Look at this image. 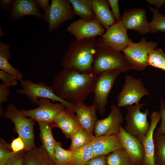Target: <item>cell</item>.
<instances>
[{
  "label": "cell",
  "instance_id": "cell-1",
  "mask_svg": "<svg viewBox=\"0 0 165 165\" xmlns=\"http://www.w3.org/2000/svg\"><path fill=\"white\" fill-rule=\"evenodd\" d=\"M97 75L63 68L54 76L52 87L56 94L72 104L84 102L93 93Z\"/></svg>",
  "mask_w": 165,
  "mask_h": 165
},
{
  "label": "cell",
  "instance_id": "cell-2",
  "mask_svg": "<svg viewBox=\"0 0 165 165\" xmlns=\"http://www.w3.org/2000/svg\"><path fill=\"white\" fill-rule=\"evenodd\" d=\"M99 42V38H96L73 40L62 58V68L82 73H91Z\"/></svg>",
  "mask_w": 165,
  "mask_h": 165
},
{
  "label": "cell",
  "instance_id": "cell-3",
  "mask_svg": "<svg viewBox=\"0 0 165 165\" xmlns=\"http://www.w3.org/2000/svg\"><path fill=\"white\" fill-rule=\"evenodd\" d=\"M99 38L91 73L97 75L107 71L121 70L124 72L132 69L123 54L109 48Z\"/></svg>",
  "mask_w": 165,
  "mask_h": 165
},
{
  "label": "cell",
  "instance_id": "cell-4",
  "mask_svg": "<svg viewBox=\"0 0 165 165\" xmlns=\"http://www.w3.org/2000/svg\"><path fill=\"white\" fill-rule=\"evenodd\" d=\"M2 115L14 124L16 132L24 142L25 151H30L36 148L34 131L35 121L33 119L28 118L12 103L8 105Z\"/></svg>",
  "mask_w": 165,
  "mask_h": 165
},
{
  "label": "cell",
  "instance_id": "cell-5",
  "mask_svg": "<svg viewBox=\"0 0 165 165\" xmlns=\"http://www.w3.org/2000/svg\"><path fill=\"white\" fill-rule=\"evenodd\" d=\"M122 72H124L122 70H116L102 72L97 75L93 89L92 104L101 115L105 113L108 96L116 79Z\"/></svg>",
  "mask_w": 165,
  "mask_h": 165
},
{
  "label": "cell",
  "instance_id": "cell-6",
  "mask_svg": "<svg viewBox=\"0 0 165 165\" xmlns=\"http://www.w3.org/2000/svg\"><path fill=\"white\" fill-rule=\"evenodd\" d=\"M147 104V103H139L125 107L127 113L125 117L126 125L125 130L141 142L150 126V123L147 120L149 113L148 110L146 109L143 112L140 111L142 107Z\"/></svg>",
  "mask_w": 165,
  "mask_h": 165
},
{
  "label": "cell",
  "instance_id": "cell-7",
  "mask_svg": "<svg viewBox=\"0 0 165 165\" xmlns=\"http://www.w3.org/2000/svg\"><path fill=\"white\" fill-rule=\"evenodd\" d=\"M20 82L22 88L17 89L16 93L27 96L33 105H38L40 98H46L52 101H58L63 103L67 108L73 111L72 104L57 96L52 86H47L42 82L34 83L27 79H22Z\"/></svg>",
  "mask_w": 165,
  "mask_h": 165
},
{
  "label": "cell",
  "instance_id": "cell-8",
  "mask_svg": "<svg viewBox=\"0 0 165 165\" xmlns=\"http://www.w3.org/2000/svg\"><path fill=\"white\" fill-rule=\"evenodd\" d=\"M75 16L69 0H52L49 8L43 14V19L48 24V33L50 34Z\"/></svg>",
  "mask_w": 165,
  "mask_h": 165
},
{
  "label": "cell",
  "instance_id": "cell-9",
  "mask_svg": "<svg viewBox=\"0 0 165 165\" xmlns=\"http://www.w3.org/2000/svg\"><path fill=\"white\" fill-rule=\"evenodd\" d=\"M157 45V43L147 41L143 37L138 42L130 44L123 51L132 69L141 71L148 66V55Z\"/></svg>",
  "mask_w": 165,
  "mask_h": 165
},
{
  "label": "cell",
  "instance_id": "cell-10",
  "mask_svg": "<svg viewBox=\"0 0 165 165\" xmlns=\"http://www.w3.org/2000/svg\"><path fill=\"white\" fill-rule=\"evenodd\" d=\"M149 94L145 87L141 79L127 75L123 86L117 97V106L119 108L126 107L139 103L143 97Z\"/></svg>",
  "mask_w": 165,
  "mask_h": 165
},
{
  "label": "cell",
  "instance_id": "cell-11",
  "mask_svg": "<svg viewBox=\"0 0 165 165\" xmlns=\"http://www.w3.org/2000/svg\"><path fill=\"white\" fill-rule=\"evenodd\" d=\"M48 98H40L37 108L20 110L26 116L32 118L37 122H53L67 107L63 103H53Z\"/></svg>",
  "mask_w": 165,
  "mask_h": 165
},
{
  "label": "cell",
  "instance_id": "cell-12",
  "mask_svg": "<svg viewBox=\"0 0 165 165\" xmlns=\"http://www.w3.org/2000/svg\"><path fill=\"white\" fill-rule=\"evenodd\" d=\"M127 30L121 20L116 21L106 30L101 40L111 49L118 52L123 51L128 45L133 42L128 36Z\"/></svg>",
  "mask_w": 165,
  "mask_h": 165
},
{
  "label": "cell",
  "instance_id": "cell-13",
  "mask_svg": "<svg viewBox=\"0 0 165 165\" xmlns=\"http://www.w3.org/2000/svg\"><path fill=\"white\" fill-rule=\"evenodd\" d=\"M124 120L119 108L112 105L109 115L104 119L97 120L94 129V135H118Z\"/></svg>",
  "mask_w": 165,
  "mask_h": 165
},
{
  "label": "cell",
  "instance_id": "cell-14",
  "mask_svg": "<svg viewBox=\"0 0 165 165\" xmlns=\"http://www.w3.org/2000/svg\"><path fill=\"white\" fill-rule=\"evenodd\" d=\"M67 31L76 39H82L102 36L105 29L96 18L90 20L80 18L71 23Z\"/></svg>",
  "mask_w": 165,
  "mask_h": 165
},
{
  "label": "cell",
  "instance_id": "cell-15",
  "mask_svg": "<svg viewBox=\"0 0 165 165\" xmlns=\"http://www.w3.org/2000/svg\"><path fill=\"white\" fill-rule=\"evenodd\" d=\"M123 148L135 165H142L144 156L143 146L137 138L127 132L122 126L118 134Z\"/></svg>",
  "mask_w": 165,
  "mask_h": 165
},
{
  "label": "cell",
  "instance_id": "cell-16",
  "mask_svg": "<svg viewBox=\"0 0 165 165\" xmlns=\"http://www.w3.org/2000/svg\"><path fill=\"white\" fill-rule=\"evenodd\" d=\"M121 21L128 29L137 31L140 34L150 32L145 9L141 8L125 10Z\"/></svg>",
  "mask_w": 165,
  "mask_h": 165
},
{
  "label": "cell",
  "instance_id": "cell-17",
  "mask_svg": "<svg viewBox=\"0 0 165 165\" xmlns=\"http://www.w3.org/2000/svg\"><path fill=\"white\" fill-rule=\"evenodd\" d=\"M72 104V110L76 114L80 126L93 137L94 127L98 119L95 107L93 104L89 106L84 102Z\"/></svg>",
  "mask_w": 165,
  "mask_h": 165
},
{
  "label": "cell",
  "instance_id": "cell-18",
  "mask_svg": "<svg viewBox=\"0 0 165 165\" xmlns=\"http://www.w3.org/2000/svg\"><path fill=\"white\" fill-rule=\"evenodd\" d=\"M9 20L10 21L19 20L26 16H34L36 18L43 19V14L35 0H14L9 11Z\"/></svg>",
  "mask_w": 165,
  "mask_h": 165
},
{
  "label": "cell",
  "instance_id": "cell-19",
  "mask_svg": "<svg viewBox=\"0 0 165 165\" xmlns=\"http://www.w3.org/2000/svg\"><path fill=\"white\" fill-rule=\"evenodd\" d=\"M150 126L149 130L142 141L144 150V156L142 165H156L154 160V131L161 120L159 113L155 111L150 117Z\"/></svg>",
  "mask_w": 165,
  "mask_h": 165
},
{
  "label": "cell",
  "instance_id": "cell-20",
  "mask_svg": "<svg viewBox=\"0 0 165 165\" xmlns=\"http://www.w3.org/2000/svg\"><path fill=\"white\" fill-rule=\"evenodd\" d=\"M94 156H106L119 148H122L117 135H104L92 138L90 143Z\"/></svg>",
  "mask_w": 165,
  "mask_h": 165
},
{
  "label": "cell",
  "instance_id": "cell-21",
  "mask_svg": "<svg viewBox=\"0 0 165 165\" xmlns=\"http://www.w3.org/2000/svg\"><path fill=\"white\" fill-rule=\"evenodd\" d=\"M73 111L66 108L53 122L54 127L59 128L67 138L71 139L74 132L81 127Z\"/></svg>",
  "mask_w": 165,
  "mask_h": 165
},
{
  "label": "cell",
  "instance_id": "cell-22",
  "mask_svg": "<svg viewBox=\"0 0 165 165\" xmlns=\"http://www.w3.org/2000/svg\"><path fill=\"white\" fill-rule=\"evenodd\" d=\"M92 6L96 18L107 30L116 20L106 0H93Z\"/></svg>",
  "mask_w": 165,
  "mask_h": 165
},
{
  "label": "cell",
  "instance_id": "cell-23",
  "mask_svg": "<svg viewBox=\"0 0 165 165\" xmlns=\"http://www.w3.org/2000/svg\"><path fill=\"white\" fill-rule=\"evenodd\" d=\"M22 165H55L42 145L30 151L24 150Z\"/></svg>",
  "mask_w": 165,
  "mask_h": 165
},
{
  "label": "cell",
  "instance_id": "cell-24",
  "mask_svg": "<svg viewBox=\"0 0 165 165\" xmlns=\"http://www.w3.org/2000/svg\"><path fill=\"white\" fill-rule=\"evenodd\" d=\"M40 137L42 145L53 161L54 155V148L56 140L54 138L52 130L54 127L53 122H38Z\"/></svg>",
  "mask_w": 165,
  "mask_h": 165
},
{
  "label": "cell",
  "instance_id": "cell-25",
  "mask_svg": "<svg viewBox=\"0 0 165 165\" xmlns=\"http://www.w3.org/2000/svg\"><path fill=\"white\" fill-rule=\"evenodd\" d=\"M11 57L10 46L7 44L0 42V70L4 71L20 81L23 79V75L10 63Z\"/></svg>",
  "mask_w": 165,
  "mask_h": 165
},
{
  "label": "cell",
  "instance_id": "cell-26",
  "mask_svg": "<svg viewBox=\"0 0 165 165\" xmlns=\"http://www.w3.org/2000/svg\"><path fill=\"white\" fill-rule=\"evenodd\" d=\"M69 1L73 7L75 15L86 20L96 18L92 9L93 0H69Z\"/></svg>",
  "mask_w": 165,
  "mask_h": 165
},
{
  "label": "cell",
  "instance_id": "cell-27",
  "mask_svg": "<svg viewBox=\"0 0 165 165\" xmlns=\"http://www.w3.org/2000/svg\"><path fill=\"white\" fill-rule=\"evenodd\" d=\"M53 162L55 165H68L73 164L72 151L64 149L61 143L55 141Z\"/></svg>",
  "mask_w": 165,
  "mask_h": 165
},
{
  "label": "cell",
  "instance_id": "cell-28",
  "mask_svg": "<svg viewBox=\"0 0 165 165\" xmlns=\"http://www.w3.org/2000/svg\"><path fill=\"white\" fill-rule=\"evenodd\" d=\"M106 158L107 165H135L123 148L109 153Z\"/></svg>",
  "mask_w": 165,
  "mask_h": 165
},
{
  "label": "cell",
  "instance_id": "cell-29",
  "mask_svg": "<svg viewBox=\"0 0 165 165\" xmlns=\"http://www.w3.org/2000/svg\"><path fill=\"white\" fill-rule=\"evenodd\" d=\"M93 137L80 127L72 135L71 144L68 149L73 151L90 143Z\"/></svg>",
  "mask_w": 165,
  "mask_h": 165
},
{
  "label": "cell",
  "instance_id": "cell-30",
  "mask_svg": "<svg viewBox=\"0 0 165 165\" xmlns=\"http://www.w3.org/2000/svg\"><path fill=\"white\" fill-rule=\"evenodd\" d=\"M72 151L73 164H85L94 156L90 143Z\"/></svg>",
  "mask_w": 165,
  "mask_h": 165
},
{
  "label": "cell",
  "instance_id": "cell-31",
  "mask_svg": "<svg viewBox=\"0 0 165 165\" xmlns=\"http://www.w3.org/2000/svg\"><path fill=\"white\" fill-rule=\"evenodd\" d=\"M156 165H165V135L154 136Z\"/></svg>",
  "mask_w": 165,
  "mask_h": 165
},
{
  "label": "cell",
  "instance_id": "cell-32",
  "mask_svg": "<svg viewBox=\"0 0 165 165\" xmlns=\"http://www.w3.org/2000/svg\"><path fill=\"white\" fill-rule=\"evenodd\" d=\"M153 13L152 21L149 23L150 32L156 33L161 31L165 32V15L161 14L159 10L147 5Z\"/></svg>",
  "mask_w": 165,
  "mask_h": 165
},
{
  "label": "cell",
  "instance_id": "cell-33",
  "mask_svg": "<svg viewBox=\"0 0 165 165\" xmlns=\"http://www.w3.org/2000/svg\"><path fill=\"white\" fill-rule=\"evenodd\" d=\"M148 65L165 71V54L161 49L156 48L149 53L148 59Z\"/></svg>",
  "mask_w": 165,
  "mask_h": 165
},
{
  "label": "cell",
  "instance_id": "cell-34",
  "mask_svg": "<svg viewBox=\"0 0 165 165\" xmlns=\"http://www.w3.org/2000/svg\"><path fill=\"white\" fill-rule=\"evenodd\" d=\"M16 153L12 150L10 145L4 139L0 140V165H5Z\"/></svg>",
  "mask_w": 165,
  "mask_h": 165
},
{
  "label": "cell",
  "instance_id": "cell-35",
  "mask_svg": "<svg viewBox=\"0 0 165 165\" xmlns=\"http://www.w3.org/2000/svg\"><path fill=\"white\" fill-rule=\"evenodd\" d=\"M161 120L160 127L155 132L154 136L165 135V101L162 98L160 100V112Z\"/></svg>",
  "mask_w": 165,
  "mask_h": 165
},
{
  "label": "cell",
  "instance_id": "cell-36",
  "mask_svg": "<svg viewBox=\"0 0 165 165\" xmlns=\"http://www.w3.org/2000/svg\"><path fill=\"white\" fill-rule=\"evenodd\" d=\"M0 79L3 82V84L10 88L16 86L17 84L18 80L15 78L1 70Z\"/></svg>",
  "mask_w": 165,
  "mask_h": 165
},
{
  "label": "cell",
  "instance_id": "cell-37",
  "mask_svg": "<svg viewBox=\"0 0 165 165\" xmlns=\"http://www.w3.org/2000/svg\"><path fill=\"white\" fill-rule=\"evenodd\" d=\"M10 87L2 83L0 84V115H2L3 112L2 105L7 101L8 96L10 94Z\"/></svg>",
  "mask_w": 165,
  "mask_h": 165
},
{
  "label": "cell",
  "instance_id": "cell-38",
  "mask_svg": "<svg viewBox=\"0 0 165 165\" xmlns=\"http://www.w3.org/2000/svg\"><path fill=\"white\" fill-rule=\"evenodd\" d=\"M108 3L112 9V12L116 22L121 20L119 10V2L118 0H107Z\"/></svg>",
  "mask_w": 165,
  "mask_h": 165
},
{
  "label": "cell",
  "instance_id": "cell-39",
  "mask_svg": "<svg viewBox=\"0 0 165 165\" xmlns=\"http://www.w3.org/2000/svg\"><path fill=\"white\" fill-rule=\"evenodd\" d=\"M11 147L14 153H17L25 150V146L22 139L19 136L14 139L12 141Z\"/></svg>",
  "mask_w": 165,
  "mask_h": 165
},
{
  "label": "cell",
  "instance_id": "cell-40",
  "mask_svg": "<svg viewBox=\"0 0 165 165\" xmlns=\"http://www.w3.org/2000/svg\"><path fill=\"white\" fill-rule=\"evenodd\" d=\"M24 150L15 153L9 159L5 165H22Z\"/></svg>",
  "mask_w": 165,
  "mask_h": 165
},
{
  "label": "cell",
  "instance_id": "cell-41",
  "mask_svg": "<svg viewBox=\"0 0 165 165\" xmlns=\"http://www.w3.org/2000/svg\"><path fill=\"white\" fill-rule=\"evenodd\" d=\"M106 156L104 155L95 156L87 162L85 165H107Z\"/></svg>",
  "mask_w": 165,
  "mask_h": 165
},
{
  "label": "cell",
  "instance_id": "cell-42",
  "mask_svg": "<svg viewBox=\"0 0 165 165\" xmlns=\"http://www.w3.org/2000/svg\"><path fill=\"white\" fill-rule=\"evenodd\" d=\"M14 0H0V8L4 11L9 10L11 9Z\"/></svg>",
  "mask_w": 165,
  "mask_h": 165
},
{
  "label": "cell",
  "instance_id": "cell-43",
  "mask_svg": "<svg viewBox=\"0 0 165 165\" xmlns=\"http://www.w3.org/2000/svg\"><path fill=\"white\" fill-rule=\"evenodd\" d=\"M35 1L39 7L44 12L46 11L50 6L49 0H35Z\"/></svg>",
  "mask_w": 165,
  "mask_h": 165
},
{
  "label": "cell",
  "instance_id": "cell-44",
  "mask_svg": "<svg viewBox=\"0 0 165 165\" xmlns=\"http://www.w3.org/2000/svg\"><path fill=\"white\" fill-rule=\"evenodd\" d=\"M146 2L150 4L155 5L157 7H159L165 4V0H147Z\"/></svg>",
  "mask_w": 165,
  "mask_h": 165
},
{
  "label": "cell",
  "instance_id": "cell-45",
  "mask_svg": "<svg viewBox=\"0 0 165 165\" xmlns=\"http://www.w3.org/2000/svg\"><path fill=\"white\" fill-rule=\"evenodd\" d=\"M5 35L3 31L2 26H0V37H2Z\"/></svg>",
  "mask_w": 165,
  "mask_h": 165
},
{
  "label": "cell",
  "instance_id": "cell-46",
  "mask_svg": "<svg viewBox=\"0 0 165 165\" xmlns=\"http://www.w3.org/2000/svg\"><path fill=\"white\" fill-rule=\"evenodd\" d=\"M68 165H85V164H72Z\"/></svg>",
  "mask_w": 165,
  "mask_h": 165
}]
</instances>
